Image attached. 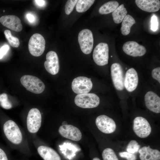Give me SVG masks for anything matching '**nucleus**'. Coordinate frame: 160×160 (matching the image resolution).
I'll list each match as a JSON object with an SVG mask.
<instances>
[{
    "label": "nucleus",
    "instance_id": "22",
    "mask_svg": "<svg viewBox=\"0 0 160 160\" xmlns=\"http://www.w3.org/2000/svg\"><path fill=\"white\" fill-rule=\"evenodd\" d=\"M127 12L126 9L124 7L123 4L119 6L112 13L114 22L117 24L122 22L127 15Z\"/></svg>",
    "mask_w": 160,
    "mask_h": 160
},
{
    "label": "nucleus",
    "instance_id": "11",
    "mask_svg": "<svg viewBox=\"0 0 160 160\" xmlns=\"http://www.w3.org/2000/svg\"><path fill=\"white\" fill-rule=\"evenodd\" d=\"M95 124L98 129L104 133H111L116 129V125L115 121L105 115H101L97 117Z\"/></svg>",
    "mask_w": 160,
    "mask_h": 160
},
{
    "label": "nucleus",
    "instance_id": "3",
    "mask_svg": "<svg viewBox=\"0 0 160 160\" xmlns=\"http://www.w3.org/2000/svg\"><path fill=\"white\" fill-rule=\"evenodd\" d=\"M74 102L78 106L82 108H93L99 104L100 100L96 94L87 93L78 94L75 97Z\"/></svg>",
    "mask_w": 160,
    "mask_h": 160
},
{
    "label": "nucleus",
    "instance_id": "27",
    "mask_svg": "<svg viewBox=\"0 0 160 160\" xmlns=\"http://www.w3.org/2000/svg\"><path fill=\"white\" fill-rule=\"evenodd\" d=\"M0 105L4 109H9L12 107L11 103L9 101L7 94L3 93L0 95Z\"/></svg>",
    "mask_w": 160,
    "mask_h": 160
},
{
    "label": "nucleus",
    "instance_id": "36",
    "mask_svg": "<svg viewBox=\"0 0 160 160\" xmlns=\"http://www.w3.org/2000/svg\"><path fill=\"white\" fill-rule=\"evenodd\" d=\"M92 160H101L99 158L95 157L93 158Z\"/></svg>",
    "mask_w": 160,
    "mask_h": 160
},
{
    "label": "nucleus",
    "instance_id": "21",
    "mask_svg": "<svg viewBox=\"0 0 160 160\" xmlns=\"http://www.w3.org/2000/svg\"><path fill=\"white\" fill-rule=\"evenodd\" d=\"M135 23L134 19L131 15H127L122 21L121 31L124 35L129 34L131 27Z\"/></svg>",
    "mask_w": 160,
    "mask_h": 160
},
{
    "label": "nucleus",
    "instance_id": "25",
    "mask_svg": "<svg viewBox=\"0 0 160 160\" xmlns=\"http://www.w3.org/2000/svg\"><path fill=\"white\" fill-rule=\"evenodd\" d=\"M5 38L9 44L14 47H18L20 44L19 39L12 35L10 31L6 30L4 31Z\"/></svg>",
    "mask_w": 160,
    "mask_h": 160
},
{
    "label": "nucleus",
    "instance_id": "17",
    "mask_svg": "<svg viewBox=\"0 0 160 160\" xmlns=\"http://www.w3.org/2000/svg\"><path fill=\"white\" fill-rule=\"evenodd\" d=\"M138 77L136 71L133 68L129 69L126 72L124 80V86L129 92L134 91L137 87Z\"/></svg>",
    "mask_w": 160,
    "mask_h": 160
},
{
    "label": "nucleus",
    "instance_id": "24",
    "mask_svg": "<svg viewBox=\"0 0 160 160\" xmlns=\"http://www.w3.org/2000/svg\"><path fill=\"white\" fill-rule=\"evenodd\" d=\"M94 0H79L76 5V11L80 13L83 12L88 10L95 2Z\"/></svg>",
    "mask_w": 160,
    "mask_h": 160
},
{
    "label": "nucleus",
    "instance_id": "33",
    "mask_svg": "<svg viewBox=\"0 0 160 160\" xmlns=\"http://www.w3.org/2000/svg\"><path fill=\"white\" fill-rule=\"evenodd\" d=\"M26 17L28 21L31 23H33L35 20L34 16L31 13H28L26 15Z\"/></svg>",
    "mask_w": 160,
    "mask_h": 160
},
{
    "label": "nucleus",
    "instance_id": "31",
    "mask_svg": "<svg viewBox=\"0 0 160 160\" xmlns=\"http://www.w3.org/2000/svg\"><path fill=\"white\" fill-rule=\"evenodd\" d=\"M158 26V22L156 17L153 15L151 19V29L153 31H156L157 30Z\"/></svg>",
    "mask_w": 160,
    "mask_h": 160
},
{
    "label": "nucleus",
    "instance_id": "30",
    "mask_svg": "<svg viewBox=\"0 0 160 160\" xmlns=\"http://www.w3.org/2000/svg\"><path fill=\"white\" fill-rule=\"evenodd\" d=\"M151 75L152 77L157 80L160 83V67L155 68L152 71Z\"/></svg>",
    "mask_w": 160,
    "mask_h": 160
},
{
    "label": "nucleus",
    "instance_id": "16",
    "mask_svg": "<svg viewBox=\"0 0 160 160\" xmlns=\"http://www.w3.org/2000/svg\"><path fill=\"white\" fill-rule=\"evenodd\" d=\"M145 102L146 107L150 111L158 113L160 112V98L154 92L149 91L145 94Z\"/></svg>",
    "mask_w": 160,
    "mask_h": 160
},
{
    "label": "nucleus",
    "instance_id": "23",
    "mask_svg": "<svg viewBox=\"0 0 160 160\" xmlns=\"http://www.w3.org/2000/svg\"><path fill=\"white\" fill-rule=\"evenodd\" d=\"M119 6V4L117 1H110L101 6L99 9V12L102 15L108 14L113 12Z\"/></svg>",
    "mask_w": 160,
    "mask_h": 160
},
{
    "label": "nucleus",
    "instance_id": "37",
    "mask_svg": "<svg viewBox=\"0 0 160 160\" xmlns=\"http://www.w3.org/2000/svg\"><path fill=\"white\" fill-rule=\"evenodd\" d=\"M5 12V10H3V12Z\"/></svg>",
    "mask_w": 160,
    "mask_h": 160
},
{
    "label": "nucleus",
    "instance_id": "29",
    "mask_svg": "<svg viewBox=\"0 0 160 160\" xmlns=\"http://www.w3.org/2000/svg\"><path fill=\"white\" fill-rule=\"evenodd\" d=\"M119 156L127 160H136L137 157L135 154L126 151H123L119 153Z\"/></svg>",
    "mask_w": 160,
    "mask_h": 160
},
{
    "label": "nucleus",
    "instance_id": "14",
    "mask_svg": "<svg viewBox=\"0 0 160 160\" xmlns=\"http://www.w3.org/2000/svg\"><path fill=\"white\" fill-rule=\"evenodd\" d=\"M46 60L44 63V66L47 71L51 74L55 75L59 72V64L58 57L56 53L51 51L46 54Z\"/></svg>",
    "mask_w": 160,
    "mask_h": 160
},
{
    "label": "nucleus",
    "instance_id": "35",
    "mask_svg": "<svg viewBox=\"0 0 160 160\" xmlns=\"http://www.w3.org/2000/svg\"><path fill=\"white\" fill-rule=\"evenodd\" d=\"M36 4L39 6L40 7L43 6L45 4V1L44 0H34Z\"/></svg>",
    "mask_w": 160,
    "mask_h": 160
},
{
    "label": "nucleus",
    "instance_id": "1",
    "mask_svg": "<svg viewBox=\"0 0 160 160\" xmlns=\"http://www.w3.org/2000/svg\"><path fill=\"white\" fill-rule=\"evenodd\" d=\"M20 81L27 90L34 93L39 94L44 90L45 86L43 81L38 77L30 75L22 76Z\"/></svg>",
    "mask_w": 160,
    "mask_h": 160
},
{
    "label": "nucleus",
    "instance_id": "12",
    "mask_svg": "<svg viewBox=\"0 0 160 160\" xmlns=\"http://www.w3.org/2000/svg\"><path fill=\"white\" fill-rule=\"evenodd\" d=\"M122 49L126 54L133 57L142 56L145 54L146 51L144 46L133 41L126 42Z\"/></svg>",
    "mask_w": 160,
    "mask_h": 160
},
{
    "label": "nucleus",
    "instance_id": "34",
    "mask_svg": "<svg viewBox=\"0 0 160 160\" xmlns=\"http://www.w3.org/2000/svg\"><path fill=\"white\" fill-rule=\"evenodd\" d=\"M0 160H8L5 152L0 148Z\"/></svg>",
    "mask_w": 160,
    "mask_h": 160
},
{
    "label": "nucleus",
    "instance_id": "20",
    "mask_svg": "<svg viewBox=\"0 0 160 160\" xmlns=\"http://www.w3.org/2000/svg\"><path fill=\"white\" fill-rule=\"evenodd\" d=\"M37 151L44 160H61L57 153L50 147L41 145L39 147Z\"/></svg>",
    "mask_w": 160,
    "mask_h": 160
},
{
    "label": "nucleus",
    "instance_id": "5",
    "mask_svg": "<svg viewBox=\"0 0 160 160\" xmlns=\"http://www.w3.org/2000/svg\"><path fill=\"white\" fill-rule=\"evenodd\" d=\"M78 41L82 52L86 54L91 53L93 47L94 39L92 31L84 29L79 33Z\"/></svg>",
    "mask_w": 160,
    "mask_h": 160
},
{
    "label": "nucleus",
    "instance_id": "32",
    "mask_svg": "<svg viewBox=\"0 0 160 160\" xmlns=\"http://www.w3.org/2000/svg\"><path fill=\"white\" fill-rule=\"evenodd\" d=\"M9 47L7 45L2 46L0 49V59L2 58L9 49Z\"/></svg>",
    "mask_w": 160,
    "mask_h": 160
},
{
    "label": "nucleus",
    "instance_id": "15",
    "mask_svg": "<svg viewBox=\"0 0 160 160\" xmlns=\"http://www.w3.org/2000/svg\"><path fill=\"white\" fill-rule=\"evenodd\" d=\"M0 22L4 26L16 32H20L23 29L20 19L14 15L2 16L0 18Z\"/></svg>",
    "mask_w": 160,
    "mask_h": 160
},
{
    "label": "nucleus",
    "instance_id": "10",
    "mask_svg": "<svg viewBox=\"0 0 160 160\" xmlns=\"http://www.w3.org/2000/svg\"><path fill=\"white\" fill-rule=\"evenodd\" d=\"M111 78L113 85L117 90L121 91L124 87V77L123 68L119 63L113 64L111 68Z\"/></svg>",
    "mask_w": 160,
    "mask_h": 160
},
{
    "label": "nucleus",
    "instance_id": "6",
    "mask_svg": "<svg viewBox=\"0 0 160 160\" xmlns=\"http://www.w3.org/2000/svg\"><path fill=\"white\" fill-rule=\"evenodd\" d=\"M93 58L95 63L98 65L103 66L108 64L109 58L108 44L103 42L98 44L94 50Z\"/></svg>",
    "mask_w": 160,
    "mask_h": 160
},
{
    "label": "nucleus",
    "instance_id": "13",
    "mask_svg": "<svg viewBox=\"0 0 160 160\" xmlns=\"http://www.w3.org/2000/svg\"><path fill=\"white\" fill-rule=\"evenodd\" d=\"M58 131L63 137L73 141H79L82 138L80 130L71 125H61L59 127Z\"/></svg>",
    "mask_w": 160,
    "mask_h": 160
},
{
    "label": "nucleus",
    "instance_id": "26",
    "mask_svg": "<svg viewBox=\"0 0 160 160\" xmlns=\"http://www.w3.org/2000/svg\"><path fill=\"white\" fill-rule=\"evenodd\" d=\"M140 147V145L136 141L132 140L128 143L126 150L129 153L135 154L138 151Z\"/></svg>",
    "mask_w": 160,
    "mask_h": 160
},
{
    "label": "nucleus",
    "instance_id": "4",
    "mask_svg": "<svg viewBox=\"0 0 160 160\" xmlns=\"http://www.w3.org/2000/svg\"><path fill=\"white\" fill-rule=\"evenodd\" d=\"M45 41L43 36L39 33L33 35L29 39L28 48L30 53L33 56L39 57L44 52Z\"/></svg>",
    "mask_w": 160,
    "mask_h": 160
},
{
    "label": "nucleus",
    "instance_id": "19",
    "mask_svg": "<svg viewBox=\"0 0 160 160\" xmlns=\"http://www.w3.org/2000/svg\"><path fill=\"white\" fill-rule=\"evenodd\" d=\"M140 160H160V152L148 146H144L138 151Z\"/></svg>",
    "mask_w": 160,
    "mask_h": 160
},
{
    "label": "nucleus",
    "instance_id": "18",
    "mask_svg": "<svg viewBox=\"0 0 160 160\" xmlns=\"http://www.w3.org/2000/svg\"><path fill=\"white\" fill-rule=\"evenodd\" d=\"M135 2L139 8L148 12H157L160 8V1L159 0H136Z\"/></svg>",
    "mask_w": 160,
    "mask_h": 160
},
{
    "label": "nucleus",
    "instance_id": "7",
    "mask_svg": "<svg viewBox=\"0 0 160 160\" xmlns=\"http://www.w3.org/2000/svg\"><path fill=\"white\" fill-rule=\"evenodd\" d=\"M133 129L136 135L141 138L148 137L151 132V128L149 122L141 116L137 117L134 119Z\"/></svg>",
    "mask_w": 160,
    "mask_h": 160
},
{
    "label": "nucleus",
    "instance_id": "8",
    "mask_svg": "<svg viewBox=\"0 0 160 160\" xmlns=\"http://www.w3.org/2000/svg\"><path fill=\"white\" fill-rule=\"evenodd\" d=\"M92 86L91 78L81 76L73 79L71 87L74 93L79 94L88 93L92 89Z\"/></svg>",
    "mask_w": 160,
    "mask_h": 160
},
{
    "label": "nucleus",
    "instance_id": "2",
    "mask_svg": "<svg viewBox=\"0 0 160 160\" xmlns=\"http://www.w3.org/2000/svg\"><path fill=\"white\" fill-rule=\"evenodd\" d=\"M3 130L7 139L12 143L18 144L22 140V135L20 129L13 121L9 120L4 124Z\"/></svg>",
    "mask_w": 160,
    "mask_h": 160
},
{
    "label": "nucleus",
    "instance_id": "28",
    "mask_svg": "<svg viewBox=\"0 0 160 160\" xmlns=\"http://www.w3.org/2000/svg\"><path fill=\"white\" fill-rule=\"evenodd\" d=\"M78 1L77 0H69L67 1L65 8V12L67 15H69L71 13Z\"/></svg>",
    "mask_w": 160,
    "mask_h": 160
},
{
    "label": "nucleus",
    "instance_id": "9",
    "mask_svg": "<svg viewBox=\"0 0 160 160\" xmlns=\"http://www.w3.org/2000/svg\"><path fill=\"white\" fill-rule=\"evenodd\" d=\"M41 116L39 110L36 108L31 109L29 111L27 119V127L31 133L38 132L41 127Z\"/></svg>",
    "mask_w": 160,
    "mask_h": 160
}]
</instances>
